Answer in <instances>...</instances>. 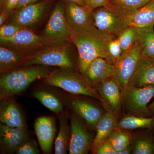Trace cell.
I'll return each instance as SVG.
<instances>
[{
    "mask_svg": "<svg viewBox=\"0 0 154 154\" xmlns=\"http://www.w3.org/2000/svg\"><path fill=\"white\" fill-rule=\"evenodd\" d=\"M114 38L96 27L82 32L70 30L69 39L78 50V67L81 74L96 58H103L110 62L108 45Z\"/></svg>",
    "mask_w": 154,
    "mask_h": 154,
    "instance_id": "obj_1",
    "label": "cell"
},
{
    "mask_svg": "<svg viewBox=\"0 0 154 154\" xmlns=\"http://www.w3.org/2000/svg\"><path fill=\"white\" fill-rule=\"evenodd\" d=\"M40 66L22 67L1 75V101L22 93L36 80L46 79L50 72Z\"/></svg>",
    "mask_w": 154,
    "mask_h": 154,
    "instance_id": "obj_2",
    "label": "cell"
},
{
    "mask_svg": "<svg viewBox=\"0 0 154 154\" xmlns=\"http://www.w3.org/2000/svg\"><path fill=\"white\" fill-rule=\"evenodd\" d=\"M131 13L109 3L93 12L94 26L101 32L117 38L125 29L130 26Z\"/></svg>",
    "mask_w": 154,
    "mask_h": 154,
    "instance_id": "obj_3",
    "label": "cell"
},
{
    "mask_svg": "<svg viewBox=\"0 0 154 154\" xmlns=\"http://www.w3.org/2000/svg\"><path fill=\"white\" fill-rule=\"evenodd\" d=\"M44 80L49 85L60 88L71 94L90 96L100 102V98L95 89L88 84L82 75L73 69L60 68L50 72Z\"/></svg>",
    "mask_w": 154,
    "mask_h": 154,
    "instance_id": "obj_4",
    "label": "cell"
},
{
    "mask_svg": "<svg viewBox=\"0 0 154 154\" xmlns=\"http://www.w3.org/2000/svg\"><path fill=\"white\" fill-rule=\"evenodd\" d=\"M34 65L58 66L72 69L74 63L67 45L63 44L48 45L28 55L21 67Z\"/></svg>",
    "mask_w": 154,
    "mask_h": 154,
    "instance_id": "obj_5",
    "label": "cell"
},
{
    "mask_svg": "<svg viewBox=\"0 0 154 154\" xmlns=\"http://www.w3.org/2000/svg\"><path fill=\"white\" fill-rule=\"evenodd\" d=\"M154 95V85L137 88L128 85L122 91V108L124 116H152L148 104Z\"/></svg>",
    "mask_w": 154,
    "mask_h": 154,
    "instance_id": "obj_6",
    "label": "cell"
},
{
    "mask_svg": "<svg viewBox=\"0 0 154 154\" xmlns=\"http://www.w3.org/2000/svg\"><path fill=\"white\" fill-rule=\"evenodd\" d=\"M70 29L65 15V6L59 3L53 10L42 36L49 45L63 44L69 39Z\"/></svg>",
    "mask_w": 154,
    "mask_h": 154,
    "instance_id": "obj_7",
    "label": "cell"
},
{
    "mask_svg": "<svg viewBox=\"0 0 154 154\" xmlns=\"http://www.w3.org/2000/svg\"><path fill=\"white\" fill-rule=\"evenodd\" d=\"M1 45L27 56L48 46L42 35H37L32 30L24 28L14 36L8 38L0 37Z\"/></svg>",
    "mask_w": 154,
    "mask_h": 154,
    "instance_id": "obj_8",
    "label": "cell"
},
{
    "mask_svg": "<svg viewBox=\"0 0 154 154\" xmlns=\"http://www.w3.org/2000/svg\"><path fill=\"white\" fill-rule=\"evenodd\" d=\"M71 136L69 153L86 154L91 151L94 137L86 128L85 122L75 113L70 115Z\"/></svg>",
    "mask_w": 154,
    "mask_h": 154,
    "instance_id": "obj_9",
    "label": "cell"
},
{
    "mask_svg": "<svg viewBox=\"0 0 154 154\" xmlns=\"http://www.w3.org/2000/svg\"><path fill=\"white\" fill-rule=\"evenodd\" d=\"M141 57V50L137 42L131 48L122 54L114 65V77L122 90L126 88Z\"/></svg>",
    "mask_w": 154,
    "mask_h": 154,
    "instance_id": "obj_10",
    "label": "cell"
},
{
    "mask_svg": "<svg viewBox=\"0 0 154 154\" xmlns=\"http://www.w3.org/2000/svg\"><path fill=\"white\" fill-rule=\"evenodd\" d=\"M105 111L119 114L122 108V90L115 77L109 78L94 88Z\"/></svg>",
    "mask_w": 154,
    "mask_h": 154,
    "instance_id": "obj_11",
    "label": "cell"
},
{
    "mask_svg": "<svg viewBox=\"0 0 154 154\" xmlns=\"http://www.w3.org/2000/svg\"><path fill=\"white\" fill-rule=\"evenodd\" d=\"M65 15L70 30L82 32L95 28L93 17L94 10L67 2Z\"/></svg>",
    "mask_w": 154,
    "mask_h": 154,
    "instance_id": "obj_12",
    "label": "cell"
},
{
    "mask_svg": "<svg viewBox=\"0 0 154 154\" xmlns=\"http://www.w3.org/2000/svg\"><path fill=\"white\" fill-rule=\"evenodd\" d=\"M48 6L45 1L33 3L18 10L14 14L10 23L24 28L32 27L41 19Z\"/></svg>",
    "mask_w": 154,
    "mask_h": 154,
    "instance_id": "obj_13",
    "label": "cell"
},
{
    "mask_svg": "<svg viewBox=\"0 0 154 154\" xmlns=\"http://www.w3.org/2000/svg\"><path fill=\"white\" fill-rule=\"evenodd\" d=\"M34 127L42 150L45 154L51 153L56 132L55 119L49 116H41L36 119Z\"/></svg>",
    "mask_w": 154,
    "mask_h": 154,
    "instance_id": "obj_14",
    "label": "cell"
},
{
    "mask_svg": "<svg viewBox=\"0 0 154 154\" xmlns=\"http://www.w3.org/2000/svg\"><path fill=\"white\" fill-rule=\"evenodd\" d=\"M115 66L105 58H96L88 66L82 75L94 88L96 85L115 75Z\"/></svg>",
    "mask_w": 154,
    "mask_h": 154,
    "instance_id": "obj_15",
    "label": "cell"
},
{
    "mask_svg": "<svg viewBox=\"0 0 154 154\" xmlns=\"http://www.w3.org/2000/svg\"><path fill=\"white\" fill-rule=\"evenodd\" d=\"M0 137L1 149L14 153L28 139V133L26 128L11 127L1 123Z\"/></svg>",
    "mask_w": 154,
    "mask_h": 154,
    "instance_id": "obj_16",
    "label": "cell"
},
{
    "mask_svg": "<svg viewBox=\"0 0 154 154\" xmlns=\"http://www.w3.org/2000/svg\"><path fill=\"white\" fill-rule=\"evenodd\" d=\"M70 106L75 113L92 129H96V125L106 112L97 105L83 99H73Z\"/></svg>",
    "mask_w": 154,
    "mask_h": 154,
    "instance_id": "obj_17",
    "label": "cell"
},
{
    "mask_svg": "<svg viewBox=\"0 0 154 154\" xmlns=\"http://www.w3.org/2000/svg\"><path fill=\"white\" fill-rule=\"evenodd\" d=\"M0 121L2 124L11 127L26 128L25 118L15 102L9 99L2 100Z\"/></svg>",
    "mask_w": 154,
    "mask_h": 154,
    "instance_id": "obj_18",
    "label": "cell"
},
{
    "mask_svg": "<svg viewBox=\"0 0 154 154\" xmlns=\"http://www.w3.org/2000/svg\"><path fill=\"white\" fill-rule=\"evenodd\" d=\"M128 85L137 88L154 85V65L151 61L141 57Z\"/></svg>",
    "mask_w": 154,
    "mask_h": 154,
    "instance_id": "obj_19",
    "label": "cell"
},
{
    "mask_svg": "<svg viewBox=\"0 0 154 154\" xmlns=\"http://www.w3.org/2000/svg\"><path fill=\"white\" fill-rule=\"evenodd\" d=\"M119 114L106 111L96 125V134L91 148L93 151L99 144L107 140L116 127Z\"/></svg>",
    "mask_w": 154,
    "mask_h": 154,
    "instance_id": "obj_20",
    "label": "cell"
},
{
    "mask_svg": "<svg viewBox=\"0 0 154 154\" xmlns=\"http://www.w3.org/2000/svg\"><path fill=\"white\" fill-rule=\"evenodd\" d=\"M154 26L137 28L136 42L140 47L141 57L154 62Z\"/></svg>",
    "mask_w": 154,
    "mask_h": 154,
    "instance_id": "obj_21",
    "label": "cell"
},
{
    "mask_svg": "<svg viewBox=\"0 0 154 154\" xmlns=\"http://www.w3.org/2000/svg\"><path fill=\"white\" fill-rule=\"evenodd\" d=\"M14 50L1 45L0 47V72L6 73L15 69L21 67L27 57Z\"/></svg>",
    "mask_w": 154,
    "mask_h": 154,
    "instance_id": "obj_22",
    "label": "cell"
},
{
    "mask_svg": "<svg viewBox=\"0 0 154 154\" xmlns=\"http://www.w3.org/2000/svg\"><path fill=\"white\" fill-rule=\"evenodd\" d=\"M144 130L140 134H132V154H154V134L149 130Z\"/></svg>",
    "mask_w": 154,
    "mask_h": 154,
    "instance_id": "obj_23",
    "label": "cell"
},
{
    "mask_svg": "<svg viewBox=\"0 0 154 154\" xmlns=\"http://www.w3.org/2000/svg\"><path fill=\"white\" fill-rule=\"evenodd\" d=\"M127 130L147 129L154 134V116L149 117L125 115L119 119L116 127Z\"/></svg>",
    "mask_w": 154,
    "mask_h": 154,
    "instance_id": "obj_24",
    "label": "cell"
},
{
    "mask_svg": "<svg viewBox=\"0 0 154 154\" xmlns=\"http://www.w3.org/2000/svg\"><path fill=\"white\" fill-rule=\"evenodd\" d=\"M59 131L54 143V153L65 154L69 147L71 128L69 126L68 118L64 115H60Z\"/></svg>",
    "mask_w": 154,
    "mask_h": 154,
    "instance_id": "obj_25",
    "label": "cell"
},
{
    "mask_svg": "<svg viewBox=\"0 0 154 154\" xmlns=\"http://www.w3.org/2000/svg\"><path fill=\"white\" fill-rule=\"evenodd\" d=\"M130 26L136 28L154 26V0L131 13Z\"/></svg>",
    "mask_w": 154,
    "mask_h": 154,
    "instance_id": "obj_26",
    "label": "cell"
},
{
    "mask_svg": "<svg viewBox=\"0 0 154 154\" xmlns=\"http://www.w3.org/2000/svg\"><path fill=\"white\" fill-rule=\"evenodd\" d=\"M34 98L41 102L46 108L56 113L61 114L63 106L60 99L51 92L45 91H36L32 94Z\"/></svg>",
    "mask_w": 154,
    "mask_h": 154,
    "instance_id": "obj_27",
    "label": "cell"
},
{
    "mask_svg": "<svg viewBox=\"0 0 154 154\" xmlns=\"http://www.w3.org/2000/svg\"><path fill=\"white\" fill-rule=\"evenodd\" d=\"M132 137V134L130 131L116 128L107 140L117 152L130 145Z\"/></svg>",
    "mask_w": 154,
    "mask_h": 154,
    "instance_id": "obj_28",
    "label": "cell"
},
{
    "mask_svg": "<svg viewBox=\"0 0 154 154\" xmlns=\"http://www.w3.org/2000/svg\"><path fill=\"white\" fill-rule=\"evenodd\" d=\"M136 27L130 26L122 31L117 37L122 54L131 48L136 42Z\"/></svg>",
    "mask_w": 154,
    "mask_h": 154,
    "instance_id": "obj_29",
    "label": "cell"
},
{
    "mask_svg": "<svg viewBox=\"0 0 154 154\" xmlns=\"http://www.w3.org/2000/svg\"><path fill=\"white\" fill-rule=\"evenodd\" d=\"M151 0H110V3L124 11L133 13L143 8Z\"/></svg>",
    "mask_w": 154,
    "mask_h": 154,
    "instance_id": "obj_30",
    "label": "cell"
},
{
    "mask_svg": "<svg viewBox=\"0 0 154 154\" xmlns=\"http://www.w3.org/2000/svg\"><path fill=\"white\" fill-rule=\"evenodd\" d=\"M109 62L110 63L115 65L116 60L122 54V50L118 38H113L110 41L108 45Z\"/></svg>",
    "mask_w": 154,
    "mask_h": 154,
    "instance_id": "obj_31",
    "label": "cell"
},
{
    "mask_svg": "<svg viewBox=\"0 0 154 154\" xmlns=\"http://www.w3.org/2000/svg\"><path fill=\"white\" fill-rule=\"evenodd\" d=\"M18 154H38L40 153L36 143L28 138L20 146L17 151Z\"/></svg>",
    "mask_w": 154,
    "mask_h": 154,
    "instance_id": "obj_32",
    "label": "cell"
},
{
    "mask_svg": "<svg viewBox=\"0 0 154 154\" xmlns=\"http://www.w3.org/2000/svg\"><path fill=\"white\" fill-rule=\"evenodd\" d=\"M23 28H24L13 23L3 25L0 28V37L8 38L11 37Z\"/></svg>",
    "mask_w": 154,
    "mask_h": 154,
    "instance_id": "obj_33",
    "label": "cell"
},
{
    "mask_svg": "<svg viewBox=\"0 0 154 154\" xmlns=\"http://www.w3.org/2000/svg\"><path fill=\"white\" fill-rule=\"evenodd\" d=\"M92 153L95 154H116V152L107 140L99 144Z\"/></svg>",
    "mask_w": 154,
    "mask_h": 154,
    "instance_id": "obj_34",
    "label": "cell"
},
{
    "mask_svg": "<svg viewBox=\"0 0 154 154\" xmlns=\"http://www.w3.org/2000/svg\"><path fill=\"white\" fill-rule=\"evenodd\" d=\"M19 0H1V12H6L10 14L17 8Z\"/></svg>",
    "mask_w": 154,
    "mask_h": 154,
    "instance_id": "obj_35",
    "label": "cell"
},
{
    "mask_svg": "<svg viewBox=\"0 0 154 154\" xmlns=\"http://www.w3.org/2000/svg\"><path fill=\"white\" fill-rule=\"evenodd\" d=\"M87 6L94 10L107 5L110 3V0H85Z\"/></svg>",
    "mask_w": 154,
    "mask_h": 154,
    "instance_id": "obj_36",
    "label": "cell"
},
{
    "mask_svg": "<svg viewBox=\"0 0 154 154\" xmlns=\"http://www.w3.org/2000/svg\"><path fill=\"white\" fill-rule=\"evenodd\" d=\"M38 1V0H19L18 5H17L16 10H19V9L30 5V4L36 3Z\"/></svg>",
    "mask_w": 154,
    "mask_h": 154,
    "instance_id": "obj_37",
    "label": "cell"
},
{
    "mask_svg": "<svg viewBox=\"0 0 154 154\" xmlns=\"http://www.w3.org/2000/svg\"><path fill=\"white\" fill-rule=\"evenodd\" d=\"M10 14L5 12H1L0 14V26H2L6 22Z\"/></svg>",
    "mask_w": 154,
    "mask_h": 154,
    "instance_id": "obj_38",
    "label": "cell"
},
{
    "mask_svg": "<svg viewBox=\"0 0 154 154\" xmlns=\"http://www.w3.org/2000/svg\"><path fill=\"white\" fill-rule=\"evenodd\" d=\"M132 154V148L131 145L125 148V149L116 152V154Z\"/></svg>",
    "mask_w": 154,
    "mask_h": 154,
    "instance_id": "obj_39",
    "label": "cell"
},
{
    "mask_svg": "<svg viewBox=\"0 0 154 154\" xmlns=\"http://www.w3.org/2000/svg\"><path fill=\"white\" fill-rule=\"evenodd\" d=\"M66 1L68 2L74 3L79 5L88 7L85 0H66Z\"/></svg>",
    "mask_w": 154,
    "mask_h": 154,
    "instance_id": "obj_40",
    "label": "cell"
},
{
    "mask_svg": "<svg viewBox=\"0 0 154 154\" xmlns=\"http://www.w3.org/2000/svg\"><path fill=\"white\" fill-rule=\"evenodd\" d=\"M148 107L152 116H154V99L150 105H148Z\"/></svg>",
    "mask_w": 154,
    "mask_h": 154,
    "instance_id": "obj_41",
    "label": "cell"
},
{
    "mask_svg": "<svg viewBox=\"0 0 154 154\" xmlns=\"http://www.w3.org/2000/svg\"><path fill=\"white\" fill-rule=\"evenodd\" d=\"M153 63V64H154V62H152Z\"/></svg>",
    "mask_w": 154,
    "mask_h": 154,
    "instance_id": "obj_42",
    "label": "cell"
}]
</instances>
